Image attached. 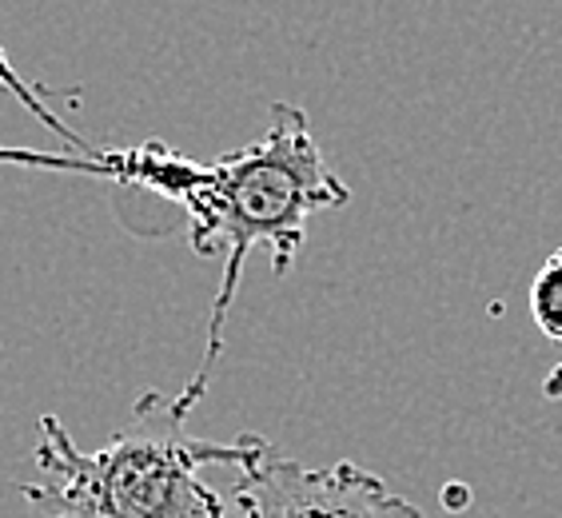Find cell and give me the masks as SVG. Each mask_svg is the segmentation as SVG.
Wrapping results in <instances>:
<instances>
[{
	"label": "cell",
	"mask_w": 562,
	"mask_h": 518,
	"mask_svg": "<svg viewBox=\"0 0 562 518\" xmlns=\"http://www.w3.org/2000/svg\"><path fill=\"white\" fill-rule=\"evenodd\" d=\"M542 391H547V399H562V363L547 375V387Z\"/></svg>",
	"instance_id": "6"
},
{
	"label": "cell",
	"mask_w": 562,
	"mask_h": 518,
	"mask_svg": "<svg viewBox=\"0 0 562 518\" xmlns=\"http://www.w3.org/2000/svg\"><path fill=\"white\" fill-rule=\"evenodd\" d=\"M36 466L48 483H21V495L53 518H224V498L200 478L204 466H244L268 451V439L244 435L236 443L188 439L168 415L164 427L120 431L85 451L56 415L41 419Z\"/></svg>",
	"instance_id": "2"
},
{
	"label": "cell",
	"mask_w": 562,
	"mask_h": 518,
	"mask_svg": "<svg viewBox=\"0 0 562 518\" xmlns=\"http://www.w3.org/2000/svg\"><path fill=\"white\" fill-rule=\"evenodd\" d=\"M100 156H104V180L144 188L184 207L192 224V248L200 256L224 251V280L207 319L204 359L188 379V387L168 403V415L184 423L195 403L204 399L212 371L224 356L227 315L236 303L248 256L263 248L271 271L288 275L307 239V219L344 207L351 192L327 168L312 136V120L295 104H276L260 140L227 151L212 164L188 160L180 151L164 148L160 140L128 151H100Z\"/></svg>",
	"instance_id": "1"
},
{
	"label": "cell",
	"mask_w": 562,
	"mask_h": 518,
	"mask_svg": "<svg viewBox=\"0 0 562 518\" xmlns=\"http://www.w3.org/2000/svg\"><path fill=\"white\" fill-rule=\"evenodd\" d=\"M0 164H21V168H48V172H72V176H100L104 180V160L100 151H24V148H0Z\"/></svg>",
	"instance_id": "5"
},
{
	"label": "cell",
	"mask_w": 562,
	"mask_h": 518,
	"mask_svg": "<svg viewBox=\"0 0 562 518\" xmlns=\"http://www.w3.org/2000/svg\"><path fill=\"white\" fill-rule=\"evenodd\" d=\"M224 518H423V510L359 463L303 466L268 447L224 498Z\"/></svg>",
	"instance_id": "3"
},
{
	"label": "cell",
	"mask_w": 562,
	"mask_h": 518,
	"mask_svg": "<svg viewBox=\"0 0 562 518\" xmlns=\"http://www.w3.org/2000/svg\"><path fill=\"white\" fill-rule=\"evenodd\" d=\"M530 319L551 344L562 347V248L542 259V268L530 280Z\"/></svg>",
	"instance_id": "4"
}]
</instances>
